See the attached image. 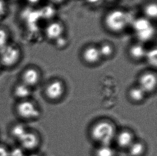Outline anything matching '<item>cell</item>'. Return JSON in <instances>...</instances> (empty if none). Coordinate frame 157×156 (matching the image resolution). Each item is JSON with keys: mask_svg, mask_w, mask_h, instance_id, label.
Masks as SVG:
<instances>
[{"mask_svg": "<svg viewBox=\"0 0 157 156\" xmlns=\"http://www.w3.org/2000/svg\"><path fill=\"white\" fill-rule=\"evenodd\" d=\"M24 57L23 46L14 40L0 48V64L3 70H12L16 68Z\"/></svg>", "mask_w": 157, "mask_h": 156, "instance_id": "6da1fadb", "label": "cell"}, {"mask_svg": "<svg viewBox=\"0 0 157 156\" xmlns=\"http://www.w3.org/2000/svg\"><path fill=\"white\" fill-rule=\"evenodd\" d=\"M116 135L114 126L106 121L97 123L92 129V137L101 146L110 145V143L115 139Z\"/></svg>", "mask_w": 157, "mask_h": 156, "instance_id": "7a4b0ae2", "label": "cell"}, {"mask_svg": "<svg viewBox=\"0 0 157 156\" xmlns=\"http://www.w3.org/2000/svg\"><path fill=\"white\" fill-rule=\"evenodd\" d=\"M105 24L110 32L119 33L122 32L127 27L129 19L127 13L122 10H113L106 15Z\"/></svg>", "mask_w": 157, "mask_h": 156, "instance_id": "3957f363", "label": "cell"}, {"mask_svg": "<svg viewBox=\"0 0 157 156\" xmlns=\"http://www.w3.org/2000/svg\"><path fill=\"white\" fill-rule=\"evenodd\" d=\"M15 110L18 117L24 121L35 120L40 115L39 108L30 99L17 102Z\"/></svg>", "mask_w": 157, "mask_h": 156, "instance_id": "277c9868", "label": "cell"}, {"mask_svg": "<svg viewBox=\"0 0 157 156\" xmlns=\"http://www.w3.org/2000/svg\"><path fill=\"white\" fill-rule=\"evenodd\" d=\"M39 16H40L39 10H36L34 7L23 4L17 11L16 21L21 28L36 24Z\"/></svg>", "mask_w": 157, "mask_h": 156, "instance_id": "5b68a950", "label": "cell"}, {"mask_svg": "<svg viewBox=\"0 0 157 156\" xmlns=\"http://www.w3.org/2000/svg\"><path fill=\"white\" fill-rule=\"evenodd\" d=\"M20 79V82L33 88L38 84L40 79V73L34 66H26L21 71Z\"/></svg>", "mask_w": 157, "mask_h": 156, "instance_id": "8992f818", "label": "cell"}, {"mask_svg": "<svg viewBox=\"0 0 157 156\" xmlns=\"http://www.w3.org/2000/svg\"><path fill=\"white\" fill-rule=\"evenodd\" d=\"M17 142L18 146L23 148L26 152H32L38 147L40 139L36 133L29 129Z\"/></svg>", "mask_w": 157, "mask_h": 156, "instance_id": "52a82bcc", "label": "cell"}, {"mask_svg": "<svg viewBox=\"0 0 157 156\" xmlns=\"http://www.w3.org/2000/svg\"><path fill=\"white\" fill-rule=\"evenodd\" d=\"M64 92V87L61 81L55 80L47 85L45 94L49 99L56 100L61 97Z\"/></svg>", "mask_w": 157, "mask_h": 156, "instance_id": "ba28073f", "label": "cell"}, {"mask_svg": "<svg viewBox=\"0 0 157 156\" xmlns=\"http://www.w3.org/2000/svg\"><path fill=\"white\" fill-rule=\"evenodd\" d=\"M32 94V88L20 81L15 84L13 88V96L17 102L30 99Z\"/></svg>", "mask_w": 157, "mask_h": 156, "instance_id": "9c48e42d", "label": "cell"}, {"mask_svg": "<svg viewBox=\"0 0 157 156\" xmlns=\"http://www.w3.org/2000/svg\"><path fill=\"white\" fill-rule=\"evenodd\" d=\"M157 86V77L153 73H146L140 79V87L145 93L154 91Z\"/></svg>", "mask_w": 157, "mask_h": 156, "instance_id": "30bf717a", "label": "cell"}, {"mask_svg": "<svg viewBox=\"0 0 157 156\" xmlns=\"http://www.w3.org/2000/svg\"><path fill=\"white\" fill-rule=\"evenodd\" d=\"M64 27L61 23L58 21H53L47 25L45 28V36L50 40H55L62 36Z\"/></svg>", "mask_w": 157, "mask_h": 156, "instance_id": "8fae6325", "label": "cell"}, {"mask_svg": "<svg viewBox=\"0 0 157 156\" xmlns=\"http://www.w3.org/2000/svg\"><path fill=\"white\" fill-rule=\"evenodd\" d=\"M101 57L99 48L96 46H88L83 51V59L85 62L90 64L97 63Z\"/></svg>", "mask_w": 157, "mask_h": 156, "instance_id": "7c38bea8", "label": "cell"}, {"mask_svg": "<svg viewBox=\"0 0 157 156\" xmlns=\"http://www.w3.org/2000/svg\"><path fill=\"white\" fill-rule=\"evenodd\" d=\"M117 143L122 148H128L134 142V137L132 133L129 131H122L116 135Z\"/></svg>", "mask_w": 157, "mask_h": 156, "instance_id": "4fadbf2b", "label": "cell"}, {"mask_svg": "<svg viewBox=\"0 0 157 156\" xmlns=\"http://www.w3.org/2000/svg\"><path fill=\"white\" fill-rule=\"evenodd\" d=\"M10 28L4 24H0V48L13 40Z\"/></svg>", "mask_w": 157, "mask_h": 156, "instance_id": "5bb4252c", "label": "cell"}, {"mask_svg": "<svg viewBox=\"0 0 157 156\" xmlns=\"http://www.w3.org/2000/svg\"><path fill=\"white\" fill-rule=\"evenodd\" d=\"M147 52L144 46L140 43L132 45L129 50L130 56L135 60H140L145 58Z\"/></svg>", "mask_w": 157, "mask_h": 156, "instance_id": "9a60e30c", "label": "cell"}, {"mask_svg": "<svg viewBox=\"0 0 157 156\" xmlns=\"http://www.w3.org/2000/svg\"><path fill=\"white\" fill-rule=\"evenodd\" d=\"M29 130L23 122H18L13 124L10 129L11 137L17 142Z\"/></svg>", "mask_w": 157, "mask_h": 156, "instance_id": "2e32d148", "label": "cell"}, {"mask_svg": "<svg viewBox=\"0 0 157 156\" xmlns=\"http://www.w3.org/2000/svg\"><path fill=\"white\" fill-rule=\"evenodd\" d=\"M11 2L8 0H0V24H3L11 13Z\"/></svg>", "mask_w": 157, "mask_h": 156, "instance_id": "e0dca14e", "label": "cell"}, {"mask_svg": "<svg viewBox=\"0 0 157 156\" xmlns=\"http://www.w3.org/2000/svg\"><path fill=\"white\" fill-rule=\"evenodd\" d=\"M136 36L141 42H147L151 40L155 36V28L153 25L145 30H143L140 32H137Z\"/></svg>", "mask_w": 157, "mask_h": 156, "instance_id": "ac0fdd59", "label": "cell"}, {"mask_svg": "<svg viewBox=\"0 0 157 156\" xmlns=\"http://www.w3.org/2000/svg\"><path fill=\"white\" fill-rule=\"evenodd\" d=\"M152 25L150 20L147 19L146 17L137 18L134 20L132 23V27L136 33L145 30Z\"/></svg>", "mask_w": 157, "mask_h": 156, "instance_id": "d6986e66", "label": "cell"}, {"mask_svg": "<svg viewBox=\"0 0 157 156\" xmlns=\"http://www.w3.org/2000/svg\"><path fill=\"white\" fill-rule=\"evenodd\" d=\"M128 149L131 156H140L144 151V145L138 142H134Z\"/></svg>", "mask_w": 157, "mask_h": 156, "instance_id": "ffe728a7", "label": "cell"}, {"mask_svg": "<svg viewBox=\"0 0 157 156\" xmlns=\"http://www.w3.org/2000/svg\"><path fill=\"white\" fill-rule=\"evenodd\" d=\"M144 13L146 18L149 20L156 19L157 16V6L155 3H150L145 6Z\"/></svg>", "mask_w": 157, "mask_h": 156, "instance_id": "44dd1931", "label": "cell"}, {"mask_svg": "<svg viewBox=\"0 0 157 156\" xmlns=\"http://www.w3.org/2000/svg\"><path fill=\"white\" fill-rule=\"evenodd\" d=\"M145 93L140 87L132 88L129 92V96L131 99L135 102H140L144 99Z\"/></svg>", "mask_w": 157, "mask_h": 156, "instance_id": "7402d4cb", "label": "cell"}, {"mask_svg": "<svg viewBox=\"0 0 157 156\" xmlns=\"http://www.w3.org/2000/svg\"><path fill=\"white\" fill-rule=\"evenodd\" d=\"M96 156H115L114 150L110 145L100 146L96 152Z\"/></svg>", "mask_w": 157, "mask_h": 156, "instance_id": "603a6c76", "label": "cell"}, {"mask_svg": "<svg viewBox=\"0 0 157 156\" xmlns=\"http://www.w3.org/2000/svg\"><path fill=\"white\" fill-rule=\"evenodd\" d=\"M99 50L101 57H109L113 55L114 49L110 44L104 43L100 46Z\"/></svg>", "mask_w": 157, "mask_h": 156, "instance_id": "cb8c5ba5", "label": "cell"}, {"mask_svg": "<svg viewBox=\"0 0 157 156\" xmlns=\"http://www.w3.org/2000/svg\"><path fill=\"white\" fill-rule=\"evenodd\" d=\"M145 57L147 58V60L149 61V63L153 66H156L157 61L156 48L152 49L150 50L147 51Z\"/></svg>", "mask_w": 157, "mask_h": 156, "instance_id": "d4e9b609", "label": "cell"}, {"mask_svg": "<svg viewBox=\"0 0 157 156\" xmlns=\"http://www.w3.org/2000/svg\"><path fill=\"white\" fill-rule=\"evenodd\" d=\"M26 154L25 151L18 145L9 149V156H26Z\"/></svg>", "mask_w": 157, "mask_h": 156, "instance_id": "484cf974", "label": "cell"}, {"mask_svg": "<svg viewBox=\"0 0 157 156\" xmlns=\"http://www.w3.org/2000/svg\"><path fill=\"white\" fill-rule=\"evenodd\" d=\"M42 0H22L23 4L28 5L29 6L35 7L37 6Z\"/></svg>", "mask_w": 157, "mask_h": 156, "instance_id": "4316f807", "label": "cell"}, {"mask_svg": "<svg viewBox=\"0 0 157 156\" xmlns=\"http://www.w3.org/2000/svg\"><path fill=\"white\" fill-rule=\"evenodd\" d=\"M0 156H9V148L0 144Z\"/></svg>", "mask_w": 157, "mask_h": 156, "instance_id": "83f0119b", "label": "cell"}, {"mask_svg": "<svg viewBox=\"0 0 157 156\" xmlns=\"http://www.w3.org/2000/svg\"><path fill=\"white\" fill-rule=\"evenodd\" d=\"M55 41H56V46L59 48L64 47L66 46L67 44V40L62 36H60L59 38L56 39Z\"/></svg>", "mask_w": 157, "mask_h": 156, "instance_id": "f1b7e54d", "label": "cell"}, {"mask_svg": "<svg viewBox=\"0 0 157 156\" xmlns=\"http://www.w3.org/2000/svg\"><path fill=\"white\" fill-rule=\"evenodd\" d=\"M86 1L89 4H94L100 2V0H86Z\"/></svg>", "mask_w": 157, "mask_h": 156, "instance_id": "f546056e", "label": "cell"}, {"mask_svg": "<svg viewBox=\"0 0 157 156\" xmlns=\"http://www.w3.org/2000/svg\"><path fill=\"white\" fill-rule=\"evenodd\" d=\"M51 2L54 3H56V4H59V3H61L62 2H64L65 0H49Z\"/></svg>", "mask_w": 157, "mask_h": 156, "instance_id": "4dcf8cb0", "label": "cell"}, {"mask_svg": "<svg viewBox=\"0 0 157 156\" xmlns=\"http://www.w3.org/2000/svg\"><path fill=\"white\" fill-rule=\"evenodd\" d=\"M26 156H40L39 154H35V153H30L29 154H26Z\"/></svg>", "mask_w": 157, "mask_h": 156, "instance_id": "1f68e13d", "label": "cell"}, {"mask_svg": "<svg viewBox=\"0 0 157 156\" xmlns=\"http://www.w3.org/2000/svg\"><path fill=\"white\" fill-rule=\"evenodd\" d=\"M9 2H21L22 0H8Z\"/></svg>", "mask_w": 157, "mask_h": 156, "instance_id": "d6a6232c", "label": "cell"}, {"mask_svg": "<svg viewBox=\"0 0 157 156\" xmlns=\"http://www.w3.org/2000/svg\"><path fill=\"white\" fill-rule=\"evenodd\" d=\"M3 70V69H2V66H1V64H0V72Z\"/></svg>", "mask_w": 157, "mask_h": 156, "instance_id": "836d02e7", "label": "cell"}, {"mask_svg": "<svg viewBox=\"0 0 157 156\" xmlns=\"http://www.w3.org/2000/svg\"><path fill=\"white\" fill-rule=\"evenodd\" d=\"M108 1H114V0H108Z\"/></svg>", "mask_w": 157, "mask_h": 156, "instance_id": "e575fe53", "label": "cell"}]
</instances>
